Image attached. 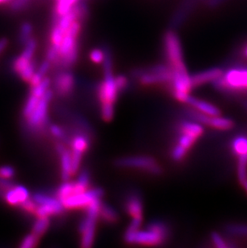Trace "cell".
Wrapping results in <instances>:
<instances>
[{"instance_id": "83f0119b", "label": "cell", "mask_w": 247, "mask_h": 248, "mask_svg": "<svg viewBox=\"0 0 247 248\" xmlns=\"http://www.w3.org/2000/svg\"><path fill=\"white\" fill-rule=\"evenodd\" d=\"M226 232L229 234L238 236H246L247 235V225L244 224H229L226 226Z\"/></svg>"}, {"instance_id": "7a4b0ae2", "label": "cell", "mask_w": 247, "mask_h": 248, "mask_svg": "<svg viewBox=\"0 0 247 248\" xmlns=\"http://www.w3.org/2000/svg\"><path fill=\"white\" fill-rule=\"evenodd\" d=\"M118 93L112 70L104 71V80L99 87L98 95L101 104V116L105 121H110L113 117L114 104Z\"/></svg>"}, {"instance_id": "f546056e", "label": "cell", "mask_w": 247, "mask_h": 248, "mask_svg": "<svg viewBox=\"0 0 247 248\" xmlns=\"http://www.w3.org/2000/svg\"><path fill=\"white\" fill-rule=\"evenodd\" d=\"M105 53L104 48H94L89 53V58L93 63H102L105 60Z\"/></svg>"}, {"instance_id": "e575fe53", "label": "cell", "mask_w": 247, "mask_h": 248, "mask_svg": "<svg viewBox=\"0 0 247 248\" xmlns=\"http://www.w3.org/2000/svg\"><path fill=\"white\" fill-rule=\"evenodd\" d=\"M115 82H116V85L120 92L122 91L125 89L126 87L128 86V80L124 76L119 75L115 77Z\"/></svg>"}, {"instance_id": "603a6c76", "label": "cell", "mask_w": 247, "mask_h": 248, "mask_svg": "<svg viewBox=\"0 0 247 248\" xmlns=\"http://www.w3.org/2000/svg\"><path fill=\"white\" fill-rule=\"evenodd\" d=\"M231 146L234 154L238 156L247 155V137L240 135L233 138Z\"/></svg>"}, {"instance_id": "7c38bea8", "label": "cell", "mask_w": 247, "mask_h": 248, "mask_svg": "<svg viewBox=\"0 0 247 248\" xmlns=\"http://www.w3.org/2000/svg\"><path fill=\"white\" fill-rule=\"evenodd\" d=\"M189 117L192 120L198 122L201 124H205L213 127L219 130H229L233 127V122L232 120L227 117H221L220 115L217 116H209L198 112L195 109L189 110L188 112Z\"/></svg>"}, {"instance_id": "3957f363", "label": "cell", "mask_w": 247, "mask_h": 248, "mask_svg": "<svg viewBox=\"0 0 247 248\" xmlns=\"http://www.w3.org/2000/svg\"><path fill=\"white\" fill-rule=\"evenodd\" d=\"M164 53L172 73L185 72L182 43L177 32L173 29L167 31L163 37Z\"/></svg>"}, {"instance_id": "b9f144b4", "label": "cell", "mask_w": 247, "mask_h": 248, "mask_svg": "<svg viewBox=\"0 0 247 248\" xmlns=\"http://www.w3.org/2000/svg\"><path fill=\"white\" fill-rule=\"evenodd\" d=\"M12 0H6V3L5 4L8 5L9 4L10 2H12Z\"/></svg>"}, {"instance_id": "5bb4252c", "label": "cell", "mask_w": 247, "mask_h": 248, "mask_svg": "<svg viewBox=\"0 0 247 248\" xmlns=\"http://www.w3.org/2000/svg\"><path fill=\"white\" fill-rule=\"evenodd\" d=\"M12 69L22 80L29 82L37 68L33 59L27 58L20 54L12 62Z\"/></svg>"}, {"instance_id": "4316f807", "label": "cell", "mask_w": 247, "mask_h": 248, "mask_svg": "<svg viewBox=\"0 0 247 248\" xmlns=\"http://www.w3.org/2000/svg\"><path fill=\"white\" fill-rule=\"evenodd\" d=\"M33 0H12L8 4L9 10L13 13L21 12L28 8Z\"/></svg>"}, {"instance_id": "4fadbf2b", "label": "cell", "mask_w": 247, "mask_h": 248, "mask_svg": "<svg viewBox=\"0 0 247 248\" xmlns=\"http://www.w3.org/2000/svg\"><path fill=\"white\" fill-rule=\"evenodd\" d=\"M199 1L201 0H182L171 17L170 29L175 30L182 26L186 21L187 18L191 14Z\"/></svg>"}, {"instance_id": "d4e9b609", "label": "cell", "mask_w": 247, "mask_h": 248, "mask_svg": "<svg viewBox=\"0 0 247 248\" xmlns=\"http://www.w3.org/2000/svg\"><path fill=\"white\" fill-rule=\"evenodd\" d=\"M33 26L29 22H24L21 24L19 33V42L22 45H25L28 40L32 37Z\"/></svg>"}, {"instance_id": "30bf717a", "label": "cell", "mask_w": 247, "mask_h": 248, "mask_svg": "<svg viewBox=\"0 0 247 248\" xmlns=\"http://www.w3.org/2000/svg\"><path fill=\"white\" fill-rule=\"evenodd\" d=\"M103 191L99 188L88 189L83 192L77 193L66 198L61 201L63 208L77 209L86 208L93 202L101 199Z\"/></svg>"}, {"instance_id": "1f68e13d", "label": "cell", "mask_w": 247, "mask_h": 248, "mask_svg": "<svg viewBox=\"0 0 247 248\" xmlns=\"http://www.w3.org/2000/svg\"><path fill=\"white\" fill-rule=\"evenodd\" d=\"M187 150L185 149L180 146V145H176L172 150L171 155H172V157L175 161H181L185 156Z\"/></svg>"}, {"instance_id": "4dcf8cb0", "label": "cell", "mask_w": 247, "mask_h": 248, "mask_svg": "<svg viewBox=\"0 0 247 248\" xmlns=\"http://www.w3.org/2000/svg\"><path fill=\"white\" fill-rule=\"evenodd\" d=\"M15 174V169L11 166H0V179L10 180Z\"/></svg>"}, {"instance_id": "6da1fadb", "label": "cell", "mask_w": 247, "mask_h": 248, "mask_svg": "<svg viewBox=\"0 0 247 248\" xmlns=\"http://www.w3.org/2000/svg\"><path fill=\"white\" fill-rule=\"evenodd\" d=\"M169 235L167 225L160 221H154L148 225L145 230L126 232L124 239L128 244L158 246L166 241Z\"/></svg>"}, {"instance_id": "d590c367", "label": "cell", "mask_w": 247, "mask_h": 248, "mask_svg": "<svg viewBox=\"0 0 247 248\" xmlns=\"http://www.w3.org/2000/svg\"><path fill=\"white\" fill-rule=\"evenodd\" d=\"M142 218H133V220L128 226V229L126 232H134L137 230L140 229L142 224Z\"/></svg>"}, {"instance_id": "ac0fdd59", "label": "cell", "mask_w": 247, "mask_h": 248, "mask_svg": "<svg viewBox=\"0 0 247 248\" xmlns=\"http://www.w3.org/2000/svg\"><path fill=\"white\" fill-rule=\"evenodd\" d=\"M223 70L220 68H212L201 71L191 76L193 87L200 86L208 83H215L222 77Z\"/></svg>"}, {"instance_id": "5b68a950", "label": "cell", "mask_w": 247, "mask_h": 248, "mask_svg": "<svg viewBox=\"0 0 247 248\" xmlns=\"http://www.w3.org/2000/svg\"><path fill=\"white\" fill-rule=\"evenodd\" d=\"M133 76L139 78L140 82L145 85L168 83L172 81L173 73L170 66L156 64L147 69H137Z\"/></svg>"}, {"instance_id": "484cf974", "label": "cell", "mask_w": 247, "mask_h": 248, "mask_svg": "<svg viewBox=\"0 0 247 248\" xmlns=\"http://www.w3.org/2000/svg\"><path fill=\"white\" fill-rule=\"evenodd\" d=\"M238 178L241 183L247 179V155L238 156Z\"/></svg>"}, {"instance_id": "ab89813d", "label": "cell", "mask_w": 247, "mask_h": 248, "mask_svg": "<svg viewBox=\"0 0 247 248\" xmlns=\"http://www.w3.org/2000/svg\"><path fill=\"white\" fill-rule=\"evenodd\" d=\"M244 55H245L246 57L247 58V45L244 47Z\"/></svg>"}, {"instance_id": "44dd1931", "label": "cell", "mask_w": 247, "mask_h": 248, "mask_svg": "<svg viewBox=\"0 0 247 248\" xmlns=\"http://www.w3.org/2000/svg\"><path fill=\"white\" fill-rule=\"evenodd\" d=\"M126 211L133 218H142L143 205L140 195L132 193L126 199Z\"/></svg>"}, {"instance_id": "f35d334b", "label": "cell", "mask_w": 247, "mask_h": 248, "mask_svg": "<svg viewBox=\"0 0 247 248\" xmlns=\"http://www.w3.org/2000/svg\"><path fill=\"white\" fill-rule=\"evenodd\" d=\"M242 184H243V186H244V188H245V190H247V180L244 181Z\"/></svg>"}, {"instance_id": "74e56055", "label": "cell", "mask_w": 247, "mask_h": 248, "mask_svg": "<svg viewBox=\"0 0 247 248\" xmlns=\"http://www.w3.org/2000/svg\"><path fill=\"white\" fill-rule=\"evenodd\" d=\"M8 40L7 38H1L0 39V55L7 48V45H8Z\"/></svg>"}, {"instance_id": "9c48e42d", "label": "cell", "mask_w": 247, "mask_h": 248, "mask_svg": "<svg viewBox=\"0 0 247 248\" xmlns=\"http://www.w3.org/2000/svg\"><path fill=\"white\" fill-rule=\"evenodd\" d=\"M204 128L202 124L195 121H185L181 123L179 126V138L177 145L185 150H189L194 143L202 135Z\"/></svg>"}, {"instance_id": "d6986e66", "label": "cell", "mask_w": 247, "mask_h": 248, "mask_svg": "<svg viewBox=\"0 0 247 248\" xmlns=\"http://www.w3.org/2000/svg\"><path fill=\"white\" fill-rule=\"evenodd\" d=\"M59 154L61 155V175L63 180H69L73 173V162L71 151L67 150L63 145H58Z\"/></svg>"}, {"instance_id": "2e32d148", "label": "cell", "mask_w": 247, "mask_h": 248, "mask_svg": "<svg viewBox=\"0 0 247 248\" xmlns=\"http://www.w3.org/2000/svg\"><path fill=\"white\" fill-rule=\"evenodd\" d=\"M3 199L10 206H20L30 199V193L24 186L12 185L5 190Z\"/></svg>"}, {"instance_id": "7402d4cb", "label": "cell", "mask_w": 247, "mask_h": 248, "mask_svg": "<svg viewBox=\"0 0 247 248\" xmlns=\"http://www.w3.org/2000/svg\"><path fill=\"white\" fill-rule=\"evenodd\" d=\"M99 216L102 218L103 220L107 222H115L118 218L117 211H115V209L112 208V206L107 204L101 203Z\"/></svg>"}, {"instance_id": "8d00e7d4", "label": "cell", "mask_w": 247, "mask_h": 248, "mask_svg": "<svg viewBox=\"0 0 247 248\" xmlns=\"http://www.w3.org/2000/svg\"><path fill=\"white\" fill-rule=\"evenodd\" d=\"M50 132H51V134H52L54 137H56V138H63V137H64V131H63V129L58 126V125H56V124L51 125V126L50 127Z\"/></svg>"}, {"instance_id": "ba28073f", "label": "cell", "mask_w": 247, "mask_h": 248, "mask_svg": "<svg viewBox=\"0 0 247 248\" xmlns=\"http://www.w3.org/2000/svg\"><path fill=\"white\" fill-rule=\"evenodd\" d=\"M32 199L37 204L35 215L37 217H46L56 216L63 211V206L57 198L49 196L44 193H36Z\"/></svg>"}, {"instance_id": "ffe728a7", "label": "cell", "mask_w": 247, "mask_h": 248, "mask_svg": "<svg viewBox=\"0 0 247 248\" xmlns=\"http://www.w3.org/2000/svg\"><path fill=\"white\" fill-rule=\"evenodd\" d=\"M186 103L189 104V106L193 107L195 110L204 114L209 115V116L220 115V110L216 106L200 99L189 96V98L187 99Z\"/></svg>"}, {"instance_id": "d6a6232c", "label": "cell", "mask_w": 247, "mask_h": 248, "mask_svg": "<svg viewBox=\"0 0 247 248\" xmlns=\"http://www.w3.org/2000/svg\"><path fill=\"white\" fill-rule=\"evenodd\" d=\"M20 207L27 213L35 214L37 208V204L35 203V202L32 199H28L27 201L22 204Z\"/></svg>"}, {"instance_id": "836d02e7", "label": "cell", "mask_w": 247, "mask_h": 248, "mask_svg": "<svg viewBox=\"0 0 247 248\" xmlns=\"http://www.w3.org/2000/svg\"><path fill=\"white\" fill-rule=\"evenodd\" d=\"M211 240L213 244H215V247L217 248H228V245L226 243V240L222 238L221 234H218L217 232H214L211 234Z\"/></svg>"}, {"instance_id": "f1b7e54d", "label": "cell", "mask_w": 247, "mask_h": 248, "mask_svg": "<svg viewBox=\"0 0 247 248\" xmlns=\"http://www.w3.org/2000/svg\"><path fill=\"white\" fill-rule=\"evenodd\" d=\"M40 237L37 236L36 234L31 232V234H28L24 237L21 241V244L19 247L21 248H35L39 243Z\"/></svg>"}, {"instance_id": "8fae6325", "label": "cell", "mask_w": 247, "mask_h": 248, "mask_svg": "<svg viewBox=\"0 0 247 248\" xmlns=\"http://www.w3.org/2000/svg\"><path fill=\"white\" fill-rule=\"evenodd\" d=\"M117 165L122 168L139 169L147 171L152 174H159L161 169L156 161L148 156H135L124 157L117 160Z\"/></svg>"}, {"instance_id": "9a60e30c", "label": "cell", "mask_w": 247, "mask_h": 248, "mask_svg": "<svg viewBox=\"0 0 247 248\" xmlns=\"http://www.w3.org/2000/svg\"><path fill=\"white\" fill-rule=\"evenodd\" d=\"M89 138L84 134H77L72 140V162H73V173H77L81 162L82 155L89 147Z\"/></svg>"}, {"instance_id": "8992f818", "label": "cell", "mask_w": 247, "mask_h": 248, "mask_svg": "<svg viewBox=\"0 0 247 248\" xmlns=\"http://www.w3.org/2000/svg\"><path fill=\"white\" fill-rule=\"evenodd\" d=\"M215 84L219 89L229 91H247V68H230L223 72L222 77Z\"/></svg>"}, {"instance_id": "cb8c5ba5", "label": "cell", "mask_w": 247, "mask_h": 248, "mask_svg": "<svg viewBox=\"0 0 247 248\" xmlns=\"http://www.w3.org/2000/svg\"><path fill=\"white\" fill-rule=\"evenodd\" d=\"M49 218L46 217H37V219L33 225L32 232L40 237L47 232V228L49 227Z\"/></svg>"}, {"instance_id": "277c9868", "label": "cell", "mask_w": 247, "mask_h": 248, "mask_svg": "<svg viewBox=\"0 0 247 248\" xmlns=\"http://www.w3.org/2000/svg\"><path fill=\"white\" fill-rule=\"evenodd\" d=\"M101 205L100 199L93 202L86 207V216L79 225V231L81 232V246L89 248L93 246L95 233H96V220L98 218L100 207Z\"/></svg>"}, {"instance_id": "60d3db41", "label": "cell", "mask_w": 247, "mask_h": 248, "mask_svg": "<svg viewBox=\"0 0 247 248\" xmlns=\"http://www.w3.org/2000/svg\"><path fill=\"white\" fill-rule=\"evenodd\" d=\"M6 0H0V5L5 4Z\"/></svg>"}, {"instance_id": "52a82bcc", "label": "cell", "mask_w": 247, "mask_h": 248, "mask_svg": "<svg viewBox=\"0 0 247 248\" xmlns=\"http://www.w3.org/2000/svg\"><path fill=\"white\" fill-rule=\"evenodd\" d=\"M52 96V92L48 89L47 93L40 99V101L38 102L37 106H35L32 112L24 118L28 126L31 129L40 130L47 124V110Z\"/></svg>"}, {"instance_id": "e0dca14e", "label": "cell", "mask_w": 247, "mask_h": 248, "mask_svg": "<svg viewBox=\"0 0 247 248\" xmlns=\"http://www.w3.org/2000/svg\"><path fill=\"white\" fill-rule=\"evenodd\" d=\"M75 79L72 73L62 70L58 73L54 80V87L60 96H65L70 94L74 88Z\"/></svg>"}]
</instances>
